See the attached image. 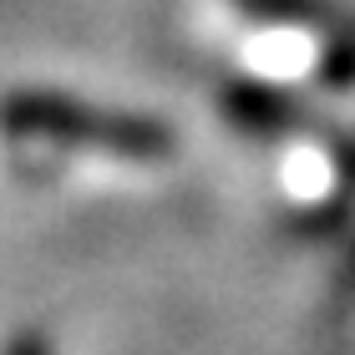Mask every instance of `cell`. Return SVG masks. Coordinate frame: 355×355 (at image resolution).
<instances>
[{
    "instance_id": "cell-1",
    "label": "cell",
    "mask_w": 355,
    "mask_h": 355,
    "mask_svg": "<svg viewBox=\"0 0 355 355\" xmlns=\"http://www.w3.org/2000/svg\"><path fill=\"white\" fill-rule=\"evenodd\" d=\"M6 355H51V345H46L41 335H15V340L6 345Z\"/></svg>"
}]
</instances>
